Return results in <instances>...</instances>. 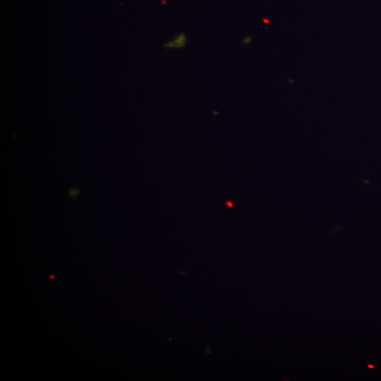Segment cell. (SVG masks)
I'll return each mask as SVG.
<instances>
[{
	"mask_svg": "<svg viewBox=\"0 0 381 381\" xmlns=\"http://www.w3.org/2000/svg\"><path fill=\"white\" fill-rule=\"evenodd\" d=\"M226 204H227V206L229 207H231L233 206L231 202H227Z\"/></svg>",
	"mask_w": 381,
	"mask_h": 381,
	"instance_id": "3",
	"label": "cell"
},
{
	"mask_svg": "<svg viewBox=\"0 0 381 381\" xmlns=\"http://www.w3.org/2000/svg\"><path fill=\"white\" fill-rule=\"evenodd\" d=\"M186 42L187 38L186 35L184 33H181L171 40L165 42L164 47L168 49L183 48L186 46Z\"/></svg>",
	"mask_w": 381,
	"mask_h": 381,
	"instance_id": "1",
	"label": "cell"
},
{
	"mask_svg": "<svg viewBox=\"0 0 381 381\" xmlns=\"http://www.w3.org/2000/svg\"><path fill=\"white\" fill-rule=\"evenodd\" d=\"M250 41H251V37H245L243 39V43L245 44H247L250 43Z\"/></svg>",
	"mask_w": 381,
	"mask_h": 381,
	"instance_id": "2",
	"label": "cell"
}]
</instances>
